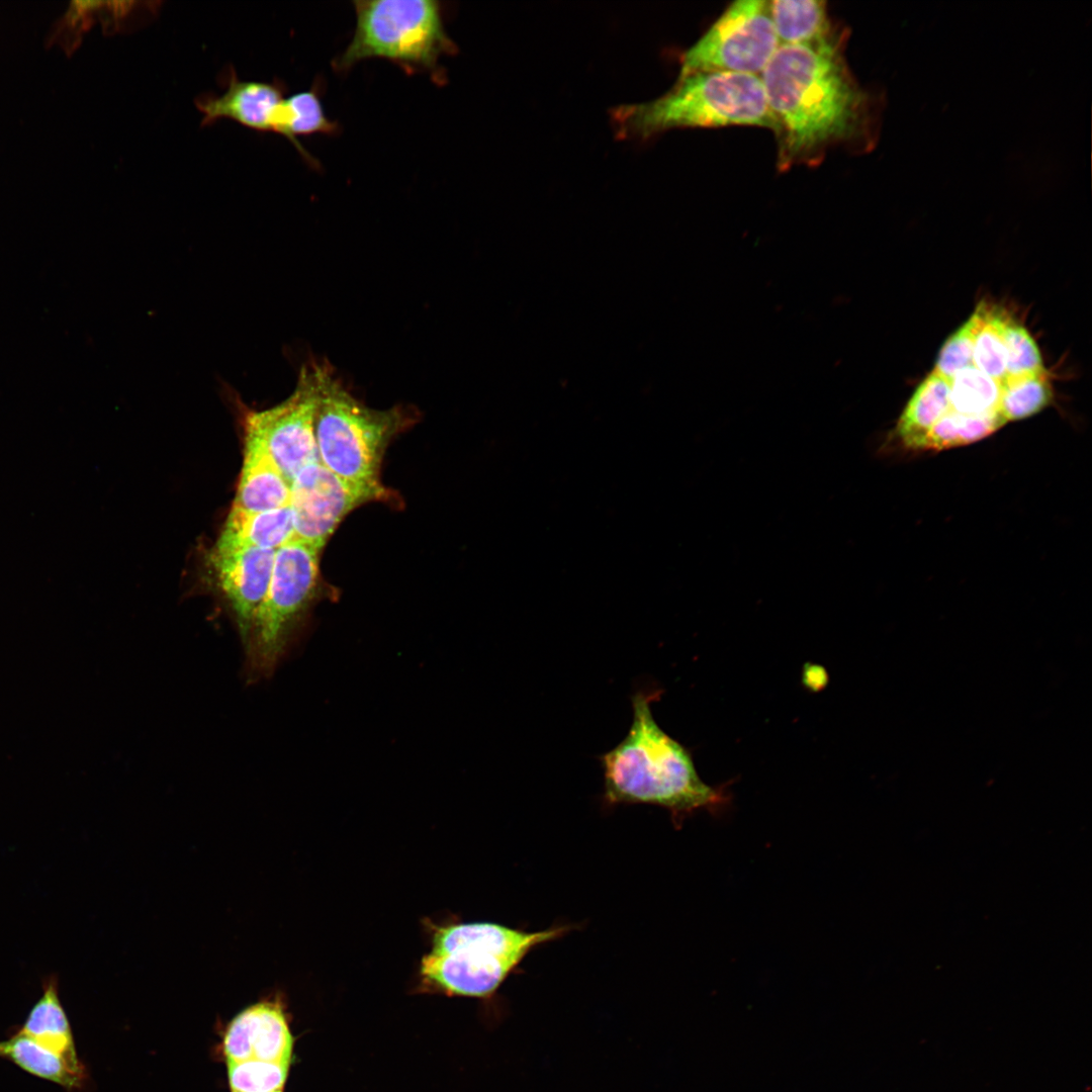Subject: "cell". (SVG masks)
I'll return each mask as SVG.
<instances>
[{"mask_svg": "<svg viewBox=\"0 0 1092 1092\" xmlns=\"http://www.w3.org/2000/svg\"><path fill=\"white\" fill-rule=\"evenodd\" d=\"M980 318L979 305L965 325L946 340L932 372L948 381L957 372L974 365V336Z\"/></svg>", "mask_w": 1092, "mask_h": 1092, "instance_id": "cell-26", "label": "cell"}, {"mask_svg": "<svg viewBox=\"0 0 1092 1092\" xmlns=\"http://www.w3.org/2000/svg\"><path fill=\"white\" fill-rule=\"evenodd\" d=\"M661 694L657 688H642L631 696L633 717L627 734L599 756L602 800L606 807H661L678 826L695 811L721 805L723 793L701 780L689 750L657 724L651 704Z\"/></svg>", "mask_w": 1092, "mask_h": 1092, "instance_id": "cell-2", "label": "cell"}, {"mask_svg": "<svg viewBox=\"0 0 1092 1092\" xmlns=\"http://www.w3.org/2000/svg\"><path fill=\"white\" fill-rule=\"evenodd\" d=\"M316 362L302 366L293 392L264 411L248 412L245 434L256 439L290 483L309 464L318 461L313 419L316 399Z\"/></svg>", "mask_w": 1092, "mask_h": 1092, "instance_id": "cell-9", "label": "cell"}, {"mask_svg": "<svg viewBox=\"0 0 1092 1092\" xmlns=\"http://www.w3.org/2000/svg\"><path fill=\"white\" fill-rule=\"evenodd\" d=\"M290 483L263 446L245 434L244 461L232 509L260 513L289 505Z\"/></svg>", "mask_w": 1092, "mask_h": 1092, "instance_id": "cell-14", "label": "cell"}, {"mask_svg": "<svg viewBox=\"0 0 1092 1092\" xmlns=\"http://www.w3.org/2000/svg\"><path fill=\"white\" fill-rule=\"evenodd\" d=\"M611 120L622 140L646 141L674 128L757 126L775 123L759 76L695 72L678 76L653 100L615 107Z\"/></svg>", "mask_w": 1092, "mask_h": 1092, "instance_id": "cell-3", "label": "cell"}, {"mask_svg": "<svg viewBox=\"0 0 1092 1092\" xmlns=\"http://www.w3.org/2000/svg\"><path fill=\"white\" fill-rule=\"evenodd\" d=\"M41 989V996L17 1030L72 1065L83 1066L77 1056L71 1025L60 999L58 975L53 973L46 976Z\"/></svg>", "mask_w": 1092, "mask_h": 1092, "instance_id": "cell-16", "label": "cell"}, {"mask_svg": "<svg viewBox=\"0 0 1092 1092\" xmlns=\"http://www.w3.org/2000/svg\"><path fill=\"white\" fill-rule=\"evenodd\" d=\"M1052 398V386L1045 371L1005 377L1001 382L999 408L1007 423L1039 413L1051 403Z\"/></svg>", "mask_w": 1092, "mask_h": 1092, "instance_id": "cell-22", "label": "cell"}, {"mask_svg": "<svg viewBox=\"0 0 1092 1092\" xmlns=\"http://www.w3.org/2000/svg\"><path fill=\"white\" fill-rule=\"evenodd\" d=\"M226 1064L232 1092H282L290 1066L259 1060Z\"/></svg>", "mask_w": 1092, "mask_h": 1092, "instance_id": "cell-24", "label": "cell"}, {"mask_svg": "<svg viewBox=\"0 0 1092 1092\" xmlns=\"http://www.w3.org/2000/svg\"><path fill=\"white\" fill-rule=\"evenodd\" d=\"M843 36L781 44L760 74L774 119L779 170L817 165L834 146L867 145L869 94L843 55Z\"/></svg>", "mask_w": 1092, "mask_h": 1092, "instance_id": "cell-1", "label": "cell"}, {"mask_svg": "<svg viewBox=\"0 0 1092 1092\" xmlns=\"http://www.w3.org/2000/svg\"><path fill=\"white\" fill-rule=\"evenodd\" d=\"M224 92L204 93L195 98L203 115L201 125H211L220 119L234 120L256 131L275 132V120L284 99L280 81L241 80L233 67L222 74Z\"/></svg>", "mask_w": 1092, "mask_h": 1092, "instance_id": "cell-12", "label": "cell"}, {"mask_svg": "<svg viewBox=\"0 0 1092 1092\" xmlns=\"http://www.w3.org/2000/svg\"><path fill=\"white\" fill-rule=\"evenodd\" d=\"M949 408V383L932 372L917 387L902 415L895 433L908 449L921 451L931 428Z\"/></svg>", "mask_w": 1092, "mask_h": 1092, "instance_id": "cell-19", "label": "cell"}, {"mask_svg": "<svg viewBox=\"0 0 1092 1092\" xmlns=\"http://www.w3.org/2000/svg\"><path fill=\"white\" fill-rule=\"evenodd\" d=\"M948 383L949 408L947 412L966 416L1001 414L999 408L1001 383L981 372L974 365L957 372Z\"/></svg>", "mask_w": 1092, "mask_h": 1092, "instance_id": "cell-21", "label": "cell"}, {"mask_svg": "<svg viewBox=\"0 0 1092 1092\" xmlns=\"http://www.w3.org/2000/svg\"><path fill=\"white\" fill-rule=\"evenodd\" d=\"M356 27L334 62L339 72L360 61L381 58L406 71L431 72L440 80L439 60L457 51L446 32L441 3L434 0L354 1Z\"/></svg>", "mask_w": 1092, "mask_h": 1092, "instance_id": "cell-6", "label": "cell"}, {"mask_svg": "<svg viewBox=\"0 0 1092 1092\" xmlns=\"http://www.w3.org/2000/svg\"><path fill=\"white\" fill-rule=\"evenodd\" d=\"M572 927L526 931L490 922L435 926L420 976L426 986L448 995L487 998L530 951L564 936Z\"/></svg>", "mask_w": 1092, "mask_h": 1092, "instance_id": "cell-4", "label": "cell"}, {"mask_svg": "<svg viewBox=\"0 0 1092 1092\" xmlns=\"http://www.w3.org/2000/svg\"><path fill=\"white\" fill-rule=\"evenodd\" d=\"M0 1058L35 1077L61 1086L67 1092L81 1090L87 1079L84 1066L72 1065L18 1030L0 1040Z\"/></svg>", "mask_w": 1092, "mask_h": 1092, "instance_id": "cell-17", "label": "cell"}, {"mask_svg": "<svg viewBox=\"0 0 1092 1092\" xmlns=\"http://www.w3.org/2000/svg\"><path fill=\"white\" fill-rule=\"evenodd\" d=\"M780 46L768 1H735L684 52L678 76L695 72L760 76Z\"/></svg>", "mask_w": 1092, "mask_h": 1092, "instance_id": "cell-8", "label": "cell"}, {"mask_svg": "<svg viewBox=\"0 0 1092 1092\" xmlns=\"http://www.w3.org/2000/svg\"><path fill=\"white\" fill-rule=\"evenodd\" d=\"M293 538V519L289 505L260 513L232 509L213 549L277 550Z\"/></svg>", "mask_w": 1092, "mask_h": 1092, "instance_id": "cell-15", "label": "cell"}, {"mask_svg": "<svg viewBox=\"0 0 1092 1092\" xmlns=\"http://www.w3.org/2000/svg\"><path fill=\"white\" fill-rule=\"evenodd\" d=\"M1004 343L1006 347V377L1044 372L1039 350L1027 330L1011 320L1009 315L1004 324Z\"/></svg>", "mask_w": 1092, "mask_h": 1092, "instance_id": "cell-25", "label": "cell"}, {"mask_svg": "<svg viewBox=\"0 0 1092 1092\" xmlns=\"http://www.w3.org/2000/svg\"><path fill=\"white\" fill-rule=\"evenodd\" d=\"M981 318L974 336L973 362L981 372L998 382L1006 377L1004 324L1007 314L980 304Z\"/></svg>", "mask_w": 1092, "mask_h": 1092, "instance_id": "cell-23", "label": "cell"}, {"mask_svg": "<svg viewBox=\"0 0 1092 1092\" xmlns=\"http://www.w3.org/2000/svg\"><path fill=\"white\" fill-rule=\"evenodd\" d=\"M393 495L384 485L353 483L318 461L309 464L290 482L294 538L321 551L352 511L366 503L390 500Z\"/></svg>", "mask_w": 1092, "mask_h": 1092, "instance_id": "cell-10", "label": "cell"}, {"mask_svg": "<svg viewBox=\"0 0 1092 1092\" xmlns=\"http://www.w3.org/2000/svg\"><path fill=\"white\" fill-rule=\"evenodd\" d=\"M313 419L318 462L340 477L381 486V463L390 441L414 423V413L397 405L375 410L357 399L329 364L316 362Z\"/></svg>", "mask_w": 1092, "mask_h": 1092, "instance_id": "cell-5", "label": "cell"}, {"mask_svg": "<svg viewBox=\"0 0 1092 1092\" xmlns=\"http://www.w3.org/2000/svg\"><path fill=\"white\" fill-rule=\"evenodd\" d=\"M228 1062L259 1060L291 1062L292 1036L282 1007L277 1002L257 1003L239 1013L223 1039Z\"/></svg>", "mask_w": 1092, "mask_h": 1092, "instance_id": "cell-13", "label": "cell"}, {"mask_svg": "<svg viewBox=\"0 0 1092 1092\" xmlns=\"http://www.w3.org/2000/svg\"><path fill=\"white\" fill-rule=\"evenodd\" d=\"M338 130V123L326 116L316 86L284 98L279 106L275 132L292 143L310 165L316 166L317 163L301 146L297 135L333 134Z\"/></svg>", "mask_w": 1092, "mask_h": 1092, "instance_id": "cell-20", "label": "cell"}, {"mask_svg": "<svg viewBox=\"0 0 1092 1092\" xmlns=\"http://www.w3.org/2000/svg\"><path fill=\"white\" fill-rule=\"evenodd\" d=\"M275 551L259 548L213 549L210 554L218 587L234 614L243 648L248 642L258 609L267 595Z\"/></svg>", "mask_w": 1092, "mask_h": 1092, "instance_id": "cell-11", "label": "cell"}, {"mask_svg": "<svg viewBox=\"0 0 1092 1092\" xmlns=\"http://www.w3.org/2000/svg\"><path fill=\"white\" fill-rule=\"evenodd\" d=\"M768 9L780 44L817 43L839 32L822 0H772Z\"/></svg>", "mask_w": 1092, "mask_h": 1092, "instance_id": "cell-18", "label": "cell"}, {"mask_svg": "<svg viewBox=\"0 0 1092 1092\" xmlns=\"http://www.w3.org/2000/svg\"><path fill=\"white\" fill-rule=\"evenodd\" d=\"M320 550L296 538L275 551L267 595L244 647L247 679L270 676L315 598Z\"/></svg>", "mask_w": 1092, "mask_h": 1092, "instance_id": "cell-7", "label": "cell"}]
</instances>
